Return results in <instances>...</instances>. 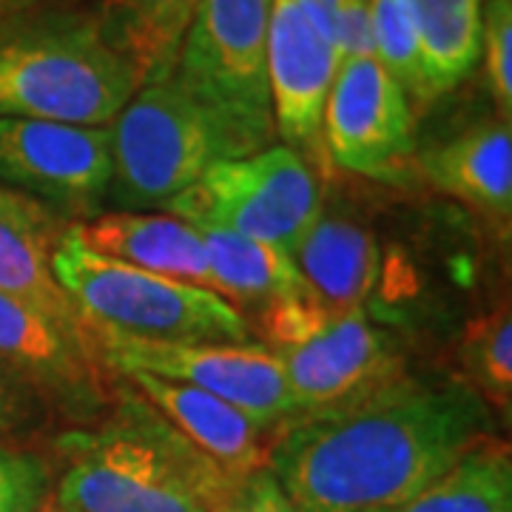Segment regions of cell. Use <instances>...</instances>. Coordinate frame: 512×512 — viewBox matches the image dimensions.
<instances>
[{"instance_id":"cell-7","label":"cell","mask_w":512,"mask_h":512,"mask_svg":"<svg viewBox=\"0 0 512 512\" xmlns=\"http://www.w3.org/2000/svg\"><path fill=\"white\" fill-rule=\"evenodd\" d=\"M188 225H217L291 254L325 211L313 163L288 146L220 160L165 205Z\"/></svg>"},{"instance_id":"cell-11","label":"cell","mask_w":512,"mask_h":512,"mask_svg":"<svg viewBox=\"0 0 512 512\" xmlns=\"http://www.w3.org/2000/svg\"><path fill=\"white\" fill-rule=\"evenodd\" d=\"M271 353L279 359L288 382L291 421L362 399L404 373L393 336L376 328L365 308L330 319L311 339Z\"/></svg>"},{"instance_id":"cell-9","label":"cell","mask_w":512,"mask_h":512,"mask_svg":"<svg viewBox=\"0 0 512 512\" xmlns=\"http://www.w3.org/2000/svg\"><path fill=\"white\" fill-rule=\"evenodd\" d=\"M0 183L92 220L109 200L111 128L0 117Z\"/></svg>"},{"instance_id":"cell-24","label":"cell","mask_w":512,"mask_h":512,"mask_svg":"<svg viewBox=\"0 0 512 512\" xmlns=\"http://www.w3.org/2000/svg\"><path fill=\"white\" fill-rule=\"evenodd\" d=\"M461 359L473 379V390L495 407L510 410L512 402V316L510 308L470 322L461 345Z\"/></svg>"},{"instance_id":"cell-4","label":"cell","mask_w":512,"mask_h":512,"mask_svg":"<svg viewBox=\"0 0 512 512\" xmlns=\"http://www.w3.org/2000/svg\"><path fill=\"white\" fill-rule=\"evenodd\" d=\"M52 271L89 333V342L94 336L140 342H251V325L228 299L97 254L83 242L77 222L57 242Z\"/></svg>"},{"instance_id":"cell-13","label":"cell","mask_w":512,"mask_h":512,"mask_svg":"<svg viewBox=\"0 0 512 512\" xmlns=\"http://www.w3.org/2000/svg\"><path fill=\"white\" fill-rule=\"evenodd\" d=\"M0 365L74 419H89L106 399L92 345L6 293H0Z\"/></svg>"},{"instance_id":"cell-10","label":"cell","mask_w":512,"mask_h":512,"mask_svg":"<svg viewBox=\"0 0 512 512\" xmlns=\"http://www.w3.org/2000/svg\"><path fill=\"white\" fill-rule=\"evenodd\" d=\"M322 140L330 163L393 183L413 157V109L376 57L342 60L325 106Z\"/></svg>"},{"instance_id":"cell-3","label":"cell","mask_w":512,"mask_h":512,"mask_svg":"<svg viewBox=\"0 0 512 512\" xmlns=\"http://www.w3.org/2000/svg\"><path fill=\"white\" fill-rule=\"evenodd\" d=\"M134 94L94 12L35 6L0 26V117L111 126Z\"/></svg>"},{"instance_id":"cell-26","label":"cell","mask_w":512,"mask_h":512,"mask_svg":"<svg viewBox=\"0 0 512 512\" xmlns=\"http://www.w3.org/2000/svg\"><path fill=\"white\" fill-rule=\"evenodd\" d=\"M49 476L43 461L0 444V512H40Z\"/></svg>"},{"instance_id":"cell-19","label":"cell","mask_w":512,"mask_h":512,"mask_svg":"<svg viewBox=\"0 0 512 512\" xmlns=\"http://www.w3.org/2000/svg\"><path fill=\"white\" fill-rule=\"evenodd\" d=\"M197 6L200 0H103L94 15L143 89L174 74Z\"/></svg>"},{"instance_id":"cell-18","label":"cell","mask_w":512,"mask_h":512,"mask_svg":"<svg viewBox=\"0 0 512 512\" xmlns=\"http://www.w3.org/2000/svg\"><path fill=\"white\" fill-rule=\"evenodd\" d=\"M424 180L495 222L512 214V131L507 120L467 128L419 157Z\"/></svg>"},{"instance_id":"cell-14","label":"cell","mask_w":512,"mask_h":512,"mask_svg":"<svg viewBox=\"0 0 512 512\" xmlns=\"http://www.w3.org/2000/svg\"><path fill=\"white\" fill-rule=\"evenodd\" d=\"M69 225L72 220L46 202L0 183V293L89 342V333L52 271V254Z\"/></svg>"},{"instance_id":"cell-27","label":"cell","mask_w":512,"mask_h":512,"mask_svg":"<svg viewBox=\"0 0 512 512\" xmlns=\"http://www.w3.org/2000/svg\"><path fill=\"white\" fill-rule=\"evenodd\" d=\"M217 512H296L291 498L282 490L274 470L256 467L248 476L237 478Z\"/></svg>"},{"instance_id":"cell-21","label":"cell","mask_w":512,"mask_h":512,"mask_svg":"<svg viewBox=\"0 0 512 512\" xmlns=\"http://www.w3.org/2000/svg\"><path fill=\"white\" fill-rule=\"evenodd\" d=\"M370 512H512L510 447L487 436L424 490Z\"/></svg>"},{"instance_id":"cell-5","label":"cell","mask_w":512,"mask_h":512,"mask_svg":"<svg viewBox=\"0 0 512 512\" xmlns=\"http://www.w3.org/2000/svg\"><path fill=\"white\" fill-rule=\"evenodd\" d=\"M220 120L174 74L137 89L111 123L109 200L117 211L165 208L220 160H237Z\"/></svg>"},{"instance_id":"cell-22","label":"cell","mask_w":512,"mask_h":512,"mask_svg":"<svg viewBox=\"0 0 512 512\" xmlns=\"http://www.w3.org/2000/svg\"><path fill=\"white\" fill-rule=\"evenodd\" d=\"M433 97L464 83L481 55V0H413Z\"/></svg>"},{"instance_id":"cell-30","label":"cell","mask_w":512,"mask_h":512,"mask_svg":"<svg viewBox=\"0 0 512 512\" xmlns=\"http://www.w3.org/2000/svg\"><path fill=\"white\" fill-rule=\"evenodd\" d=\"M302 12L313 20V26L333 43V26H336V12L342 0H296Z\"/></svg>"},{"instance_id":"cell-15","label":"cell","mask_w":512,"mask_h":512,"mask_svg":"<svg viewBox=\"0 0 512 512\" xmlns=\"http://www.w3.org/2000/svg\"><path fill=\"white\" fill-rule=\"evenodd\" d=\"M123 379L165 421H171L185 439L197 444L208 458H214L231 478L248 476L256 467L268 464V430L239 413L234 404L222 402L200 387L160 379L140 370L123 373Z\"/></svg>"},{"instance_id":"cell-25","label":"cell","mask_w":512,"mask_h":512,"mask_svg":"<svg viewBox=\"0 0 512 512\" xmlns=\"http://www.w3.org/2000/svg\"><path fill=\"white\" fill-rule=\"evenodd\" d=\"M481 49L487 60V83L501 120L512 114V0H490L481 15Z\"/></svg>"},{"instance_id":"cell-20","label":"cell","mask_w":512,"mask_h":512,"mask_svg":"<svg viewBox=\"0 0 512 512\" xmlns=\"http://www.w3.org/2000/svg\"><path fill=\"white\" fill-rule=\"evenodd\" d=\"M191 228H197L205 242L220 296L242 313V319L245 313H256L254 319H259L279 299L305 288L288 251L217 225Z\"/></svg>"},{"instance_id":"cell-28","label":"cell","mask_w":512,"mask_h":512,"mask_svg":"<svg viewBox=\"0 0 512 512\" xmlns=\"http://www.w3.org/2000/svg\"><path fill=\"white\" fill-rule=\"evenodd\" d=\"M333 49L342 60L376 57L373 29H370V0H342L333 26Z\"/></svg>"},{"instance_id":"cell-29","label":"cell","mask_w":512,"mask_h":512,"mask_svg":"<svg viewBox=\"0 0 512 512\" xmlns=\"http://www.w3.org/2000/svg\"><path fill=\"white\" fill-rule=\"evenodd\" d=\"M29 413V399H26V387L12 370L0 365V436L12 433L20 427V421Z\"/></svg>"},{"instance_id":"cell-2","label":"cell","mask_w":512,"mask_h":512,"mask_svg":"<svg viewBox=\"0 0 512 512\" xmlns=\"http://www.w3.org/2000/svg\"><path fill=\"white\" fill-rule=\"evenodd\" d=\"M49 512H217L231 478L131 387L94 430L60 439Z\"/></svg>"},{"instance_id":"cell-17","label":"cell","mask_w":512,"mask_h":512,"mask_svg":"<svg viewBox=\"0 0 512 512\" xmlns=\"http://www.w3.org/2000/svg\"><path fill=\"white\" fill-rule=\"evenodd\" d=\"M313 302L328 319L365 308L379 276V245L365 222L348 214H319L291 251Z\"/></svg>"},{"instance_id":"cell-31","label":"cell","mask_w":512,"mask_h":512,"mask_svg":"<svg viewBox=\"0 0 512 512\" xmlns=\"http://www.w3.org/2000/svg\"><path fill=\"white\" fill-rule=\"evenodd\" d=\"M37 3L40 0H0V26L20 18V15H26V12H32Z\"/></svg>"},{"instance_id":"cell-12","label":"cell","mask_w":512,"mask_h":512,"mask_svg":"<svg viewBox=\"0 0 512 512\" xmlns=\"http://www.w3.org/2000/svg\"><path fill=\"white\" fill-rule=\"evenodd\" d=\"M339 55L296 0H274L268 23V92L282 146L308 163L325 154L322 123Z\"/></svg>"},{"instance_id":"cell-1","label":"cell","mask_w":512,"mask_h":512,"mask_svg":"<svg viewBox=\"0 0 512 512\" xmlns=\"http://www.w3.org/2000/svg\"><path fill=\"white\" fill-rule=\"evenodd\" d=\"M490 427L470 384L402 373L362 399L282 424L268 467L296 512H370L433 484Z\"/></svg>"},{"instance_id":"cell-6","label":"cell","mask_w":512,"mask_h":512,"mask_svg":"<svg viewBox=\"0 0 512 512\" xmlns=\"http://www.w3.org/2000/svg\"><path fill=\"white\" fill-rule=\"evenodd\" d=\"M274 0H200L174 80L228 131L239 157L274 146L268 23Z\"/></svg>"},{"instance_id":"cell-8","label":"cell","mask_w":512,"mask_h":512,"mask_svg":"<svg viewBox=\"0 0 512 512\" xmlns=\"http://www.w3.org/2000/svg\"><path fill=\"white\" fill-rule=\"evenodd\" d=\"M97 362L114 373H151L160 379L191 384L265 430H279L293 419V402L285 373L271 348L245 342H140L120 336H94Z\"/></svg>"},{"instance_id":"cell-16","label":"cell","mask_w":512,"mask_h":512,"mask_svg":"<svg viewBox=\"0 0 512 512\" xmlns=\"http://www.w3.org/2000/svg\"><path fill=\"white\" fill-rule=\"evenodd\" d=\"M77 231L97 254L220 296V285L211 271L200 231L174 214L109 211L77 222Z\"/></svg>"},{"instance_id":"cell-23","label":"cell","mask_w":512,"mask_h":512,"mask_svg":"<svg viewBox=\"0 0 512 512\" xmlns=\"http://www.w3.org/2000/svg\"><path fill=\"white\" fill-rule=\"evenodd\" d=\"M373 52L407 97L430 103L436 100L424 72L421 37L413 0H370Z\"/></svg>"}]
</instances>
